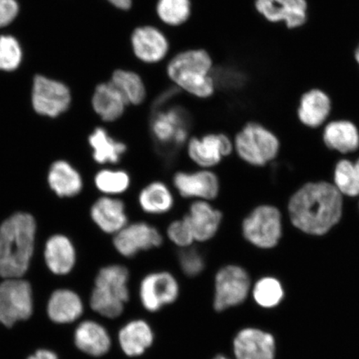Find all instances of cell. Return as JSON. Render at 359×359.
Masks as SVG:
<instances>
[{
  "label": "cell",
  "mask_w": 359,
  "mask_h": 359,
  "mask_svg": "<svg viewBox=\"0 0 359 359\" xmlns=\"http://www.w3.org/2000/svg\"><path fill=\"white\" fill-rule=\"evenodd\" d=\"M182 97L168 106L150 111L152 138L164 151H172L186 146L190 138L191 115L187 106L181 102Z\"/></svg>",
  "instance_id": "6"
},
{
  "label": "cell",
  "mask_w": 359,
  "mask_h": 359,
  "mask_svg": "<svg viewBox=\"0 0 359 359\" xmlns=\"http://www.w3.org/2000/svg\"><path fill=\"white\" fill-rule=\"evenodd\" d=\"M273 336L257 327H245L238 332L233 341L236 359H275Z\"/></svg>",
  "instance_id": "18"
},
{
  "label": "cell",
  "mask_w": 359,
  "mask_h": 359,
  "mask_svg": "<svg viewBox=\"0 0 359 359\" xmlns=\"http://www.w3.org/2000/svg\"><path fill=\"white\" fill-rule=\"evenodd\" d=\"M109 81L123 94L130 107L146 105L149 92L144 79L138 72L128 69H116L112 72Z\"/></svg>",
  "instance_id": "24"
},
{
  "label": "cell",
  "mask_w": 359,
  "mask_h": 359,
  "mask_svg": "<svg viewBox=\"0 0 359 359\" xmlns=\"http://www.w3.org/2000/svg\"><path fill=\"white\" fill-rule=\"evenodd\" d=\"M94 111L105 123H114L127 114L130 109L123 94L109 80L98 83L92 97Z\"/></svg>",
  "instance_id": "22"
},
{
  "label": "cell",
  "mask_w": 359,
  "mask_h": 359,
  "mask_svg": "<svg viewBox=\"0 0 359 359\" xmlns=\"http://www.w3.org/2000/svg\"><path fill=\"white\" fill-rule=\"evenodd\" d=\"M32 289L29 282L20 278L6 279L0 284V323L12 327L17 322L32 316Z\"/></svg>",
  "instance_id": "10"
},
{
  "label": "cell",
  "mask_w": 359,
  "mask_h": 359,
  "mask_svg": "<svg viewBox=\"0 0 359 359\" xmlns=\"http://www.w3.org/2000/svg\"><path fill=\"white\" fill-rule=\"evenodd\" d=\"M28 359H58L56 354L49 350L41 349L36 352L34 355L30 356Z\"/></svg>",
  "instance_id": "40"
},
{
  "label": "cell",
  "mask_w": 359,
  "mask_h": 359,
  "mask_svg": "<svg viewBox=\"0 0 359 359\" xmlns=\"http://www.w3.org/2000/svg\"><path fill=\"white\" fill-rule=\"evenodd\" d=\"M83 312L79 296L69 290H58L51 295L48 304V317L57 324H69L78 320Z\"/></svg>",
  "instance_id": "29"
},
{
  "label": "cell",
  "mask_w": 359,
  "mask_h": 359,
  "mask_svg": "<svg viewBox=\"0 0 359 359\" xmlns=\"http://www.w3.org/2000/svg\"><path fill=\"white\" fill-rule=\"evenodd\" d=\"M233 147L242 163L250 168H263L279 156L280 142L266 125L248 120L235 135Z\"/></svg>",
  "instance_id": "4"
},
{
  "label": "cell",
  "mask_w": 359,
  "mask_h": 359,
  "mask_svg": "<svg viewBox=\"0 0 359 359\" xmlns=\"http://www.w3.org/2000/svg\"><path fill=\"white\" fill-rule=\"evenodd\" d=\"M191 0H157L155 13L157 21L164 29H177L191 20Z\"/></svg>",
  "instance_id": "31"
},
{
  "label": "cell",
  "mask_w": 359,
  "mask_h": 359,
  "mask_svg": "<svg viewBox=\"0 0 359 359\" xmlns=\"http://www.w3.org/2000/svg\"><path fill=\"white\" fill-rule=\"evenodd\" d=\"M91 217L102 232L116 235L129 223L127 206L114 196H102L92 206Z\"/></svg>",
  "instance_id": "20"
},
{
  "label": "cell",
  "mask_w": 359,
  "mask_h": 359,
  "mask_svg": "<svg viewBox=\"0 0 359 359\" xmlns=\"http://www.w3.org/2000/svg\"><path fill=\"white\" fill-rule=\"evenodd\" d=\"M74 342L81 351L93 357H101L109 353L111 337L104 327L88 320L80 324L75 331Z\"/></svg>",
  "instance_id": "26"
},
{
  "label": "cell",
  "mask_w": 359,
  "mask_h": 359,
  "mask_svg": "<svg viewBox=\"0 0 359 359\" xmlns=\"http://www.w3.org/2000/svg\"><path fill=\"white\" fill-rule=\"evenodd\" d=\"M180 285L172 273L155 271L143 278L139 297L146 311L155 313L178 299Z\"/></svg>",
  "instance_id": "14"
},
{
  "label": "cell",
  "mask_w": 359,
  "mask_h": 359,
  "mask_svg": "<svg viewBox=\"0 0 359 359\" xmlns=\"http://www.w3.org/2000/svg\"><path fill=\"white\" fill-rule=\"evenodd\" d=\"M36 222L32 215L19 212L0 226V276L21 278L28 271L34 250Z\"/></svg>",
  "instance_id": "3"
},
{
  "label": "cell",
  "mask_w": 359,
  "mask_h": 359,
  "mask_svg": "<svg viewBox=\"0 0 359 359\" xmlns=\"http://www.w3.org/2000/svg\"><path fill=\"white\" fill-rule=\"evenodd\" d=\"M129 278L128 269L122 264L102 268L96 277L90 306L103 317H119L130 298Z\"/></svg>",
  "instance_id": "5"
},
{
  "label": "cell",
  "mask_w": 359,
  "mask_h": 359,
  "mask_svg": "<svg viewBox=\"0 0 359 359\" xmlns=\"http://www.w3.org/2000/svg\"><path fill=\"white\" fill-rule=\"evenodd\" d=\"M137 203L142 212L150 215H163L172 212L175 196L172 189L163 182L147 184L139 191Z\"/></svg>",
  "instance_id": "25"
},
{
  "label": "cell",
  "mask_w": 359,
  "mask_h": 359,
  "mask_svg": "<svg viewBox=\"0 0 359 359\" xmlns=\"http://www.w3.org/2000/svg\"><path fill=\"white\" fill-rule=\"evenodd\" d=\"M250 286L245 268L233 264L222 267L215 276L214 309L222 312L245 302Z\"/></svg>",
  "instance_id": "9"
},
{
  "label": "cell",
  "mask_w": 359,
  "mask_h": 359,
  "mask_svg": "<svg viewBox=\"0 0 359 359\" xmlns=\"http://www.w3.org/2000/svg\"><path fill=\"white\" fill-rule=\"evenodd\" d=\"M94 161L98 164H118L127 154L125 142L111 137L106 129L97 128L88 137Z\"/></svg>",
  "instance_id": "28"
},
{
  "label": "cell",
  "mask_w": 359,
  "mask_h": 359,
  "mask_svg": "<svg viewBox=\"0 0 359 359\" xmlns=\"http://www.w3.org/2000/svg\"><path fill=\"white\" fill-rule=\"evenodd\" d=\"M344 196L333 182H311L296 191L287 205L294 228L309 236H323L343 217Z\"/></svg>",
  "instance_id": "1"
},
{
  "label": "cell",
  "mask_w": 359,
  "mask_h": 359,
  "mask_svg": "<svg viewBox=\"0 0 359 359\" xmlns=\"http://www.w3.org/2000/svg\"><path fill=\"white\" fill-rule=\"evenodd\" d=\"M358 208H359V197H358Z\"/></svg>",
  "instance_id": "43"
},
{
  "label": "cell",
  "mask_w": 359,
  "mask_h": 359,
  "mask_svg": "<svg viewBox=\"0 0 359 359\" xmlns=\"http://www.w3.org/2000/svg\"><path fill=\"white\" fill-rule=\"evenodd\" d=\"M21 58V48L17 40L11 36H0V70L16 69Z\"/></svg>",
  "instance_id": "36"
},
{
  "label": "cell",
  "mask_w": 359,
  "mask_h": 359,
  "mask_svg": "<svg viewBox=\"0 0 359 359\" xmlns=\"http://www.w3.org/2000/svg\"><path fill=\"white\" fill-rule=\"evenodd\" d=\"M133 55L144 65L163 64L170 55V43L163 27L146 24L136 27L130 35Z\"/></svg>",
  "instance_id": "8"
},
{
  "label": "cell",
  "mask_w": 359,
  "mask_h": 359,
  "mask_svg": "<svg viewBox=\"0 0 359 359\" xmlns=\"http://www.w3.org/2000/svg\"><path fill=\"white\" fill-rule=\"evenodd\" d=\"M322 139L327 149L344 156L356 154L359 150V130L349 120L327 122L323 128Z\"/></svg>",
  "instance_id": "21"
},
{
  "label": "cell",
  "mask_w": 359,
  "mask_h": 359,
  "mask_svg": "<svg viewBox=\"0 0 359 359\" xmlns=\"http://www.w3.org/2000/svg\"><path fill=\"white\" fill-rule=\"evenodd\" d=\"M164 237L154 224L146 222L128 223L114 236V248L125 258H133L142 251L159 248Z\"/></svg>",
  "instance_id": "12"
},
{
  "label": "cell",
  "mask_w": 359,
  "mask_h": 359,
  "mask_svg": "<svg viewBox=\"0 0 359 359\" xmlns=\"http://www.w3.org/2000/svg\"><path fill=\"white\" fill-rule=\"evenodd\" d=\"M178 262L182 271L189 277L199 276L205 267L203 255L193 246L180 250Z\"/></svg>",
  "instance_id": "37"
},
{
  "label": "cell",
  "mask_w": 359,
  "mask_h": 359,
  "mask_svg": "<svg viewBox=\"0 0 359 359\" xmlns=\"http://www.w3.org/2000/svg\"><path fill=\"white\" fill-rule=\"evenodd\" d=\"M44 258L47 266L53 273L67 275L75 264L74 246L65 236H53L49 238L45 245Z\"/></svg>",
  "instance_id": "27"
},
{
  "label": "cell",
  "mask_w": 359,
  "mask_h": 359,
  "mask_svg": "<svg viewBox=\"0 0 359 359\" xmlns=\"http://www.w3.org/2000/svg\"><path fill=\"white\" fill-rule=\"evenodd\" d=\"M255 8L264 20L289 29L300 28L307 21L306 0H255Z\"/></svg>",
  "instance_id": "16"
},
{
  "label": "cell",
  "mask_w": 359,
  "mask_h": 359,
  "mask_svg": "<svg viewBox=\"0 0 359 359\" xmlns=\"http://www.w3.org/2000/svg\"><path fill=\"white\" fill-rule=\"evenodd\" d=\"M215 62L204 48H188L165 62V74L175 87L197 101H208L217 93L213 77Z\"/></svg>",
  "instance_id": "2"
},
{
  "label": "cell",
  "mask_w": 359,
  "mask_h": 359,
  "mask_svg": "<svg viewBox=\"0 0 359 359\" xmlns=\"http://www.w3.org/2000/svg\"><path fill=\"white\" fill-rule=\"evenodd\" d=\"M165 233L168 240L181 250L188 248L195 243L194 236L185 215L170 222Z\"/></svg>",
  "instance_id": "35"
},
{
  "label": "cell",
  "mask_w": 359,
  "mask_h": 359,
  "mask_svg": "<svg viewBox=\"0 0 359 359\" xmlns=\"http://www.w3.org/2000/svg\"><path fill=\"white\" fill-rule=\"evenodd\" d=\"M97 190L109 196L122 195L132 185V177L123 169H103L94 178Z\"/></svg>",
  "instance_id": "33"
},
{
  "label": "cell",
  "mask_w": 359,
  "mask_h": 359,
  "mask_svg": "<svg viewBox=\"0 0 359 359\" xmlns=\"http://www.w3.org/2000/svg\"><path fill=\"white\" fill-rule=\"evenodd\" d=\"M185 217L198 243L213 240L223 222V213L208 201H192Z\"/></svg>",
  "instance_id": "17"
},
{
  "label": "cell",
  "mask_w": 359,
  "mask_h": 359,
  "mask_svg": "<svg viewBox=\"0 0 359 359\" xmlns=\"http://www.w3.org/2000/svg\"><path fill=\"white\" fill-rule=\"evenodd\" d=\"M213 359H231L224 355H217V357L214 358Z\"/></svg>",
  "instance_id": "42"
},
{
  "label": "cell",
  "mask_w": 359,
  "mask_h": 359,
  "mask_svg": "<svg viewBox=\"0 0 359 359\" xmlns=\"http://www.w3.org/2000/svg\"><path fill=\"white\" fill-rule=\"evenodd\" d=\"M172 185L185 199L212 201L221 192V181L210 169L178 170L173 175Z\"/></svg>",
  "instance_id": "13"
},
{
  "label": "cell",
  "mask_w": 359,
  "mask_h": 359,
  "mask_svg": "<svg viewBox=\"0 0 359 359\" xmlns=\"http://www.w3.org/2000/svg\"><path fill=\"white\" fill-rule=\"evenodd\" d=\"M70 102V92L65 84L43 76H36L32 94L36 112L49 118H56L69 109Z\"/></svg>",
  "instance_id": "15"
},
{
  "label": "cell",
  "mask_w": 359,
  "mask_h": 359,
  "mask_svg": "<svg viewBox=\"0 0 359 359\" xmlns=\"http://www.w3.org/2000/svg\"><path fill=\"white\" fill-rule=\"evenodd\" d=\"M284 231L283 214L276 205L259 204L250 208L241 223L243 239L255 248L271 250L279 245Z\"/></svg>",
  "instance_id": "7"
},
{
  "label": "cell",
  "mask_w": 359,
  "mask_h": 359,
  "mask_svg": "<svg viewBox=\"0 0 359 359\" xmlns=\"http://www.w3.org/2000/svg\"><path fill=\"white\" fill-rule=\"evenodd\" d=\"M253 297L260 307L273 308L280 303L284 297V290L280 282L276 278L264 277L255 283Z\"/></svg>",
  "instance_id": "34"
},
{
  "label": "cell",
  "mask_w": 359,
  "mask_h": 359,
  "mask_svg": "<svg viewBox=\"0 0 359 359\" xmlns=\"http://www.w3.org/2000/svg\"><path fill=\"white\" fill-rule=\"evenodd\" d=\"M354 58H355V61L359 67V44L358 45L355 52H354Z\"/></svg>",
  "instance_id": "41"
},
{
  "label": "cell",
  "mask_w": 359,
  "mask_h": 359,
  "mask_svg": "<svg viewBox=\"0 0 359 359\" xmlns=\"http://www.w3.org/2000/svg\"><path fill=\"white\" fill-rule=\"evenodd\" d=\"M118 342L126 355L141 356L154 342V330L145 320L130 321L120 330Z\"/></svg>",
  "instance_id": "23"
},
{
  "label": "cell",
  "mask_w": 359,
  "mask_h": 359,
  "mask_svg": "<svg viewBox=\"0 0 359 359\" xmlns=\"http://www.w3.org/2000/svg\"><path fill=\"white\" fill-rule=\"evenodd\" d=\"M110 6L119 11L128 12L132 10L133 0H105Z\"/></svg>",
  "instance_id": "39"
},
{
  "label": "cell",
  "mask_w": 359,
  "mask_h": 359,
  "mask_svg": "<svg viewBox=\"0 0 359 359\" xmlns=\"http://www.w3.org/2000/svg\"><path fill=\"white\" fill-rule=\"evenodd\" d=\"M333 104L329 94L320 88H312L300 97L297 109L299 122L305 127L318 129L330 120Z\"/></svg>",
  "instance_id": "19"
},
{
  "label": "cell",
  "mask_w": 359,
  "mask_h": 359,
  "mask_svg": "<svg viewBox=\"0 0 359 359\" xmlns=\"http://www.w3.org/2000/svg\"><path fill=\"white\" fill-rule=\"evenodd\" d=\"M48 181L51 189L60 197L78 195L83 188L80 174L65 161H57L52 165Z\"/></svg>",
  "instance_id": "30"
},
{
  "label": "cell",
  "mask_w": 359,
  "mask_h": 359,
  "mask_svg": "<svg viewBox=\"0 0 359 359\" xmlns=\"http://www.w3.org/2000/svg\"><path fill=\"white\" fill-rule=\"evenodd\" d=\"M186 149L187 156L197 167L210 170L217 167L234 152L232 139L222 133H210L190 137Z\"/></svg>",
  "instance_id": "11"
},
{
  "label": "cell",
  "mask_w": 359,
  "mask_h": 359,
  "mask_svg": "<svg viewBox=\"0 0 359 359\" xmlns=\"http://www.w3.org/2000/svg\"><path fill=\"white\" fill-rule=\"evenodd\" d=\"M19 13V4L15 0H0V28L7 26Z\"/></svg>",
  "instance_id": "38"
},
{
  "label": "cell",
  "mask_w": 359,
  "mask_h": 359,
  "mask_svg": "<svg viewBox=\"0 0 359 359\" xmlns=\"http://www.w3.org/2000/svg\"><path fill=\"white\" fill-rule=\"evenodd\" d=\"M332 182L344 197H359V157L355 161L344 156L339 160L335 165Z\"/></svg>",
  "instance_id": "32"
}]
</instances>
